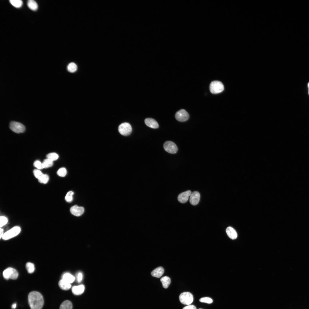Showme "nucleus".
<instances>
[{"mask_svg": "<svg viewBox=\"0 0 309 309\" xmlns=\"http://www.w3.org/2000/svg\"><path fill=\"white\" fill-rule=\"evenodd\" d=\"M28 303L31 309H41L44 304L43 296L39 292L32 291L28 296Z\"/></svg>", "mask_w": 309, "mask_h": 309, "instance_id": "f257e3e1", "label": "nucleus"}, {"mask_svg": "<svg viewBox=\"0 0 309 309\" xmlns=\"http://www.w3.org/2000/svg\"><path fill=\"white\" fill-rule=\"evenodd\" d=\"M224 87L222 83L219 81H214L211 83L209 86L210 92L213 94L219 93L224 90Z\"/></svg>", "mask_w": 309, "mask_h": 309, "instance_id": "f03ea898", "label": "nucleus"}, {"mask_svg": "<svg viewBox=\"0 0 309 309\" xmlns=\"http://www.w3.org/2000/svg\"><path fill=\"white\" fill-rule=\"evenodd\" d=\"M20 227L18 226H15L4 233L2 238L4 240H7L14 237L20 233Z\"/></svg>", "mask_w": 309, "mask_h": 309, "instance_id": "7ed1b4c3", "label": "nucleus"}, {"mask_svg": "<svg viewBox=\"0 0 309 309\" xmlns=\"http://www.w3.org/2000/svg\"><path fill=\"white\" fill-rule=\"evenodd\" d=\"M3 276L6 279L15 280L17 278L18 273L16 270L12 268H8L3 272Z\"/></svg>", "mask_w": 309, "mask_h": 309, "instance_id": "20e7f679", "label": "nucleus"}, {"mask_svg": "<svg viewBox=\"0 0 309 309\" xmlns=\"http://www.w3.org/2000/svg\"><path fill=\"white\" fill-rule=\"evenodd\" d=\"M180 302L182 304L189 305L193 302V296L192 294L190 292H185L181 294L179 296Z\"/></svg>", "mask_w": 309, "mask_h": 309, "instance_id": "39448f33", "label": "nucleus"}, {"mask_svg": "<svg viewBox=\"0 0 309 309\" xmlns=\"http://www.w3.org/2000/svg\"><path fill=\"white\" fill-rule=\"evenodd\" d=\"M132 128L130 125L127 122L121 124L118 128L119 132L122 135L127 136L129 135L132 132Z\"/></svg>", "mask_w": 309, "mask_h": 309, "instance_id": "423d86ee", "label": "nucleus"}, {"mask_svg": "<svg viewBox=\"0 0 309 309\" xmlns=\"http://www.w3.org/2000/svg\"><path fill=\"white\" fill-rule=\"evenodd\" d=\"M10 129L16 133L23 132L25 130V127L22 124L15 121H11L9 124Z\"/></svg>", "mask_w": 309, "mask_h": 309, "instance_id": "0eeeda50", "label": "nucleus"}, {"mask_svg": "<svg viewBox=\"0 0 309 309\" xmlns=\"http://www.w3.org/2000/svg\"><path fill=\"white\" fill-rule=\"evenodd\" d=\"M163 147L167 152L171 154L176 153L178 150V148L173 142L168 141L164 143Z\"/></svg>", "mask_w": 309, "mask_h": 309, "instance_id": "6e6552de", "label": "nucleus"}, {"mask_svg": "<svg viewBox=\"0 0 309 309\" xmlns=\"http://www.w3.org/2000/svg\"><path fill=\"white\" fill-rule=\"evenodd\" d=\"M175 117L176 120L179 121L184 122L188 120L189 115L185 110L181 109L176 113Z\"/></svg>", "mask_w": 309, "mask_h": 309, "instance_id": "1a4fd4ad", "label": "nucleus"}, {"mask_svg": "<svg viewBox=\"0 0 309 309\" xmlns=\"http://www.w3.org/2000/svg\"><path fill=\"white\" fill-rule=\"evenodd\" d=\"M190 196L189 201L192 205H195L198 204L200 199V195L198 192L193 191Z\"/></svg>", "mask_w": 309, "mask_h": 309, "instance_id": "9d476101", "label": "nucleus"}, {"mask_svg": "<svg viewBox=\"0 0 309 309\" xmlns=\"http://www.w3.org/2000/svg\"><path fill=\"white\" fill-rule=\"evenodd\" d=\"M84 207L77 205L72 206L70 210V212L72 215L77 217L82 215L84 212Z\"/></svg>", "mask_w": 309, "mask_h": 309, "instance_id": "9b49d317", "label": "nucleus"}, {"mask_svg": "<svg viewBox=\"0 0 309 309\" xmlns=\"http://www.w3.org/2000/svg\"><path fill=\"white\" fill-rule=\"evenodd\" d=\"M191 193L190 190H188L179 194L178 197V201L181 203H184L188 201L189 196Z\"/></svg>", "mask_w": 309, "mask_h": 309, "instance_id": "f8f14e48", "label": "nucleus"}, {"mask_svg": "<svg viewBox=\"0 0 309 309\" xmlns=\"http://www.w3.org/2000/svg\"><path fill=\"white\" fill-rule=\"evenodd\" d=\"M146 124L148 126L153 128H157L159 125L157 122L154 119L147 118L144 120Z\"/></svg>", "mask_w": 309, "mask_h": 309, "instance_id": "ddd939ff", "label": "nucleus"}, {"mask_svg": "<svg viewBox=\"0 0 309 309\" xmlns=\"http://www.w3.org/2000/svg\"><path fill=\"white\" fill-rule=\"evenodd\" d=\"M85 287L83 285L74 286L72 288V293L75 295H79L82 294L84 291Z\"/></svg>", "mask_w": 309, "mask_h": 309, "instance_id": "4468645a", "label": "nucleus"}, {"mask_svg": "<svg viewBox=\"0 0 309 309\" xmlns=\"http://www.w3.org/2000/svg\"><path fill=\"white\" fill-rule=\"evenodd\" d=\"M164 272V268L162 267H159L152 270L151 274L152 276L159 278L163 275Z\"/></svg>", "mask_w": 309, "mask_h": 309, "instance_id": "2eb2a0df", "label": "nucleus"}, {"mask_svg": "<svg viewBox=\"0 0 309 309\" xmlns=\"http://www.w3.org/2000/svg\"><path fill=\"white\" fill-rule=\"evenodd\" d=\"M226 232L230 238L234 239L237 237V233L236 231L232 227H229L226 229Z\"/></svg>", "mask_w": 309, "mask_h": 309, "instance_id": "dca6fc26", "label": "nucleus"}, {"mask_svg": "<svg viewBox=\"0 0 309 309\" xmlns=\"http://www.w3.org/2000/svg\"><path fill=\"white\" fill-rule=\"evenodd\" d=\"M58 285L61 289L64 290H69L71 287L70 284L66 282L62 279L59 281Z\"/></svg>", "mask_w": 309, "mask_h": 309, "instance_id": "f3484780", "label": "nucleus"}, {"mask_svg": "<svg viewBox=\"0 0 309 309\" xmlns=\"http://www.w3.org/2000/svg\"><path fill=\"white\" fill-rule=\"evenodd\" d=\"M62 279L71 284L74 281L75 278L72 275L69 273H67L63 275Z\"/></svg>", "mask_w": 309, "mask_h": 309, "instance_id": "a211bd4d", "label": "nucleus"}, {"mask_svg": "<svg viewBox=\"0 0 309 309\" xmlns=\"http://www.w3.org/2000/svg\"><path fill=\"white\" fill-rule=\"evenodd\" d=\"M163 287L165 288H167L171 283L170 278L168 277L165 276L162 278L160 280Z\"/></svg>", "mask_w": 309, "mask_h": 309, "instance_id": "6ab92c4d", "label": "nucleus"}, {"mask_svg": "<svg viewBox=\"0 0 309 309\" xmlns=\"http://www.w3.org/2000/svg\"><path fill=\"white\" fill-rule=\"evenodd\" d=\"M72 304L70 301L66 300L64 301L61 304L60 309H72Z\"/></svg>", "mask_w": 309, "mask_h": 309, "instance_id": "aec40b11", "label": "nucleus"}, {"mask_svg": "<svg viewBox=\"0 0 309 309\" xmlns=\"http://www.w3.org/2000/svg\"><path fill=\"white\" fill-rule=\"evenodd\" d=\"M27 5L28 7L32 10L36 11L38 8L37 4L34 0H28L27 1Z\"/></svg>", "mask_w": 309, "mask_h": 309, "instance_id": "412c9836", "label": "nucleus"}, {"mask_svg": "<svg viewBox=\"0 0 309 309\" xmlns=\"http://www.w3.org/2000/svg\"><path fill=\"white\" fill-rule=\"evenodd\" d=\"M53 161L48 158L44 159L42 163L43 169L47 168L52 167L53 165Z\"/></svg>", "mask_w": 309, "mask_h": 309, "instance_id": "4be33fe9", "label": "nucleus"}, {"mask_svg": "<svg viewBox=\"0 0 309 309\" xmlns=\"http://www.w3.org/2000/svg\"><path fill=\"white\" fill-rule=\"evenodd\" d=\"M38 179L40 183L45 184L48 182L49 177L48 175L43 174Z\"/></svg>", "mask_w": 309, "mask_h": 309, "instance_id": "5701e85b", "label": "nucleus"}, {"mask_svg": "<svg viewBox=\"0 0 309 309\" xmlns=\"http://www.w3.org/2000/svg\"><path fill=\"white\" fill-rule=\"evenodd\" d=\"M68 71L73 73L76 72L77 69L76 65L74 62H71L68 64L67 67Z\"/></svg>", "mask_w": 309, "mask_h": 309, "instance_id": "b1692460", "label": "nucleus"}, {"mask_svg": "<svg viewBox=\"0 0 309 309\" xmlns=\"http://www.w3.org/2000/svg\"><path fill=\"white\" fill-rule=\"evenodd\" d=\"M9 1L13 6L17 8L21 7L23 4V2L21 0H10Z\"/></svg>", "mask_w": 309, "mask_h": 309, "instance_id": "393cba45", "label": "nucleus"}, {"mask_svg": "<svg viewBox=\"0 0 309 309\" xmlns=\"http://www.w3.org/2000/svg\"><path fill=\"white\" fill-rule=\"evenodd\" d=\"M26 268L28 273L30 274L33 273L35 270L34 264L31 262H27L26 264Z\"/></svg>", "mask_w": 309, "mask_h": 309, "instance_id": "a878e982", "label": "nucleus"}, {"mask_svg": "<svg viewBox=\"0 0 309 309\" xmlns=\"http://www.w3.org/2000/svg\"><path fill=\"white\" fill-rule=\"evenodd\" d=\"M74 194V192L72 191H70L68 192L65 198L66 201L69 203L71 202L73 200V196Z\"/></svg>", "mask_w": 309, "mask_h": 309, "instance_id": "bb28decb", "label": "nucleus"}, {"mask_svg": "<svg viewBox=\"0 0 309 309\" xmlns=\"http://www.w3.org/2000/svg\"><path fill=\"white\" fill-rule=\"evenodd\" d=\"M46 157L47 158L53 161L57 160L59 156L57 153L52 152L46 155Z\"/></svg>", "mask_w": 309, "mask_h": 309, "instance_id": "cd10ccee", "label": "nucleus"}, {"mask_svg": "<svg viewBox=\"0 0 309 309\" xmlns=\"http://www.w3.org/2000/svg\"><path fill=\"white\" fill-rule=\"evenodd\" d=\"M67 173L66 169L64 167H62L58 169L57 172V175L61 177H64Z\"/></svg>", "mask_w": 309, "mask_h": 309, "instance_id": "c85d7f7f", "label": "nucleus"}, {"mask_svg": "<svg viewBox=\"0 0 309 309\" xmlns=\"http://www.w3.org/2000/svg\"><path fill=\"white\" fill-rule=\"evenodd\" d=\"M8 219L5 217L1 216L0 217V226L1 227L5 225L8 222Z\"/></svg>", "mask_w": 309, "mask_h": 309, "instance_id": "c756f323", "label": "nucleus"}, {"mask_svg": "<svg viewBox=\"0 0 309 309\" xmlns=\"http://www.w3.org/2000/svg\"><path fill=\"white\" fill-rule=\"evenodd\" d=\"M199 301L202 302L211 304L213 302V300L211 298L205 297L200 298L199 299Z\"/></svg>", "mask_w": 309, "mask_h": 309, "instance_id": "7c9ffc66", "label": "nucleus"}, {"mask_svg": "<svg viewBox=\"0 0 309 309\" xmlns=\"http://www.w3.org/2000/svg\"><path fill=\"white\" fill-rule=\"evenodd\" d=\"M33 173L35 177L38 179L43 174L38 169L34 170Z\"/></svg>", "mask_w": 309, "mask_h": 309, "instance_id": "2f4dec72", "label": "nucleus"}, {"mask_svg": "<svg viewBox=\"0 0 309 309\" xmlns=\"http://www.w3.org/2000/svg\"><path fill=\"white\" fill-rule=\"evenodd\" d=\"M33 165L39 170L43 169L42 163L38 160H36L34 162Z\"/></svg>", "mask_w": 309, "mask_h": 309, "instance_id": "473e14b6", "label": "nucleus"}, {"mask_svg": "<svg viewBox=\"0 0 309 309\" xmlns=\"http://www.w3.org/2000/svg\"><path fill=\"white\" fill-rule=\"evenodd\" d=\"M183 309H197L196 307L193 305H189L184 307Z\"/></svg>", "mask_w": 309, "mask_h": 309, "instance_id": "72a5a7b5", "label": "nucleus"}, {"mask_svg": "<svg viewBox=\"0 0 309 309\" xmlns=\"http://www.w3.org/2000/svg\"><path fill=\"white\" fill-rule=\"evenodd\" d=\"M82 279V275L81 273L78 274L77 276V280L78 282H80Z\"/></svg>", "mask_w": 309, "mask_h": 309, "instance_id": "f704fd0d", "label": "nucleus"}, {"mask_svg": "<svg viewBox=\"0 0 309 309\" xmlns=\"http://www.w3.org/2000/svg\"><path fill=\"white\" fill-rule=\"evenodd\" d=\"M4 233H3V229L0 228V238L1 239L2 238Z\"/></svg>", "mask_w": 309, "mask_h": 309, "instance_id": "c9c22d12", "label": "nucleus"}, {"mask_svg": "<svg viewBox=\"0 0 309 309\" xmlns=\"http://www.w3.org/2000/svg\"><path fill=\"white\" fill-rule=\"evenodd\" d=\"M16 305H17V304H16V303H14L11 306V308H12V309H15V308H16Z\"/></svg>", "mask_w": 309, "mask_h": 309, "instance_id": "e433bc0d", "label": "nucleus"}, {"mask_svg": "<svg viewBox=\"0 0 309 309\" xmlns=\"http://www.w3.org/2000/svg\"><path fill=\"white\" fill-rule=\"evenodd\" d=\"M308 94L309 95V82L308 83Z\"/></svg>", "mask_w": 309, "mask_h": 309, "instance_id": "4c0bfd02", "label": "nucleus"}, {"mask_svg": "<svg viewBox=\"0 0 309 309\" xmlns=\"http://www.w3.org/2000/svg\"><path fill=\"white\" fill-rule=\"evenodd\" d=\"M203 309L200 308V309Z\"/></svg>", "mask_w": 309, "mask_h": 309, "instance_id": "58836bf2", "label": "nucleus"}]
</instances>
